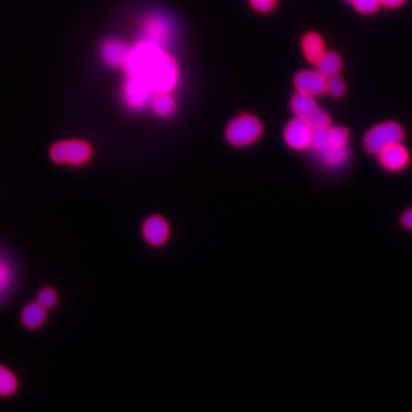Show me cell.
Wrapping results in <instances>:
<instances>
[{
  "label": "cell",
  "mask_w": 412,
  "mask_h": 412,
  "mask_svg": "<svg viewBox=\"0 0 412 412\" xmlns=\"http://www.w3.org/2000/svg\"><path fill=\"white\" fill-rule=\"evenodd\" d=\"M263 133V125L259 119L251 115H242L232 119L226 130L227 141L235 146H245L254 144Z\"/></svg>",
  "instance_id": "4"
},
{
  "label": "cell",
  "mask_w": 412,
  "mask_h": 412,
  "mask_svg": "<svg viewBox=\"0 0 412 412\" xmlns=\"http://www.w3.org/2000/svg\"><path fill=\"white\" fill-rule=\"evenodd\" d=\"M164 51V47L150 40L144 38L139 40L137 44L130 47L125 63L123 65L126 75L144 77L146 80L148 73Z\"/></svg>",
  "instance_id": "1"
},
{
  "label": "cell",
  "mask_w": 412,
  "mask_h": 412,
  "mask_svg": "<svg viewBox=\"0 0 412 412\" xmlns=\"http://www.w3.org/2000/svg\"><path fill=\"white\" fill-rule=\"evenodd\" d=\"M146 241L153 246H161L165 244L170 236L168 225L162 217H151L146 220L142 227Z\"/></svg>",
  "instance_id": "12"
},
{
  "label": "cell",
  "mask_w": 412,
  "mask_h": 412,
  "mask_svg": "<svg viewBox=\"0 0 412 412\" xmlns=\"http://www.w3.org/2000/svg\"><path fill=\"white\" fill-rule=\"evenodd\" d=\"M403 128L395 122L380 123L373 126L364 137V148L373 155H378L392 144H400L402 141Z\"/></svg>",
  "instance_id": "3"
},
{
  "label": "cell",
  "mask_w": 412,
  "mask_h": 412,
  "mask_svg": "<svg viewBox=\"0 0 412 412\" xmlns=\"http://www.w3.org/2000/svg\"><path fill=\"white\" fill-rule=\"evenodd\" d=\"M349 133L344 126H336L330 127V142L332 146H347Z\"/></svg>",
  "instance_id": "22"
},
{
  "label": "cell",
  "mask_w": 412,
  "mask_h": 412,
  "mask_svg": "<svg viewBox=\"0 0 412 412\" xmlns=\"http://www.w3.org/2000/svg\"><path fill=\"white\" fill-rule=\"evenodd\" d=\"M320 163L329 168H339L347 162V146H336L330 144L327 149L322 150L318 154Z\"/></svg>",
  "instance_id": "15"
},
{
  "label": "cell",
  "mask_w": 412,
  "mask_h": 412,
  "mask_svg": "<svg viewBox=\"0 0 412 412\" xmlns=\"http://www.w3.org/2000/svg\"><path fill=\"white\" fill-rule=\"evenodd\" d=\"M141 31L144 39L150 40L165 49V46L174 38V22L165 13H149L142 21Z\"/></svg>",
  "instance_id": "5"
},
{
  "label": "cell",
  "mask_w": 412,
  "mask_h": 412,
  "mask_svg": "<svg viewBox=\"0 0 412 412\" xmlns=\"http://www.w3.org/2000/svg\"><path fill=\"white\" fill-rule=\"evenodd\" d=\"M177 80L179 69L177 62L172 55L164 51L148 73L146 80L153 86L154 91L171 93L177 86Z\"/></svg>",
  "instance_id": "2"
},
{
  "label": "cell",
  "mask_w": 412,
  "mask_h": 412,
  "mask_svg": "<svg viewBox=\"0 0 412 412\" xmlns=\"http://www.w3.org/2000/svg\"><path fill=\"white\" fill-rule=\"evenodd\" d=\"M89 144L82 140L60 141L51 148L49 155L58 164H85L91 157Z\"/></svg>",
  "instance_id": "6"
},
{
  "label": "cell",
  "mask_w": 412,
  "mask_h": 412,
  "mask_svg": "<svg viewBox=\"0 0 412 412\" xmlns=\"http://www.w3.org/2000/svg\"><path fill=\"white\" fill-rule=\"evenodd\" d=\"M301 45L305 58L313 63H316L318 58L325 52L323 39L316 32H308V34L305 35L302 38Z\"/></svg>",
  "instance_id": "14"
},
{
  "label": "cell",
  "mask_w": 412,
  "mask_h": 412,
  "mask_svg": "<svg viewBox=\"0 0 412 412\" xmlns=\"http://www.w3.org/2000/svg\"><path fill=\"white\" fill-rule=\"evenodd\" d=\"M18 386L15 375L5 366H0V397H8L14 393Z\"/></svg>",
  "instance_id": "19"
},
{
  "label": "cell",
  "mask_w": 412,
  "mask_h": 412,
  "mask_svg": "<svg viewBox=\"0 0 412 412\" xmlns=\"http://www.w3.org/2000/svg\"><path fill=\"white\" fill-rule=\"evenodd\" d=\"M101 56L110 67H123L127 58L130 47L123 40L109 38L101 44Z\"/></svg>",
  "instance_id": "10"
},
{
  "label": "cell",
  "mask_w": 412,
  "mask_h": 412,
  "mask_svg": "<svg viewBox=\"0 0 412 412\" xmlns=\"http://www.w3.org/2000/svg\"><path fill=\"white\" fill-rule=\"evenodd\" d=\"M378 156L380 164L388 171H401L409 163V153L401 142L387 146Z\"/></svg>",
  "instance_id": "11"
},
{
  "label": "cell",
  "mask_w": 412,
  "mask_h": 412,
  "mask_svg": "<svg viewBox=\"0 0 412 412\" xmlns=\"http://www.w3.org/2000/svg\"><path fill=\"white\" fill-rule=\"evenodd\" d=\"M250 4L258 12H270L276 5V0H250Z\"/></svg>",
  "instance_id": "27"
},
{
  "label": "cell",
  "mask_w": 412,
  "mask_h": 412,
  "mask_svg": "<svg viewBox=\"0 0 412 412\" xmlns=\"http://www.w3.org/2000/svg\"><path fill=\"white\" fill-rule=\"evenodd\" d=\"M153 86L150 82L140 76H127L124 85V101L126 106L131 109L139 110L150 102L153 98Z\"/></svg>",
  "instance_id": "7"
},
{
  "label": "cell",
  "mask_w": 412,
  "mask_h": 412,
  "mask_svg": "<svg viewBox=\"0 0 412 412\" xmlns=\"http://www.w3.org/2000/svg\"><path fill=\"white\" fill-rule=\"evenodd\" d=\"M380 1H382V6H385L386 8L395 9L402 6L406 0H380Z\"/></svg>",
  "instance_id": "28"
},
{
  "label": "cell",
  "mask_w": 412,
  "mask_h": 412,
  "mask_svg": "<svg viewBox=\"0 0 412 412\" xmlns=\"http://www.w3.org/2000/svg\"><path fill=\"white\" fill-rule=\"evenodd\" d=\"M311 125L314 130L318 128H330L331 127V118L323 110L318 109L316 113L308 119Z\"/></svg>",
  "instance_id": "25"
},
{
  "label": "cell",
  "mask_w": 412,
  "mask_h": 412,
  "mask_svg": "<svg viewBox=\"0 0 412 412\" xmlns=\"http://www.w3.org/2000/svg\"><path fill=\"white\" fill-rule=\"evenodd\" d=\"M347 1H349V3H351V0H347Z\"/></svg>",
  "instance_id": "30"
},
{
  "label": "cell",
  "mask_w": 412,
  "mask_h": 412,
  "mask_svg": "<svg viewBox=\"0 0 412 412\" xmlns=\"http://www.w3.org/2000/svg\"><path fill=\"white\" fill-rule=\"evenodd\" d=\"M22 323L29 329H36L45 322L46 308L39 302H32L22 311Z\"/></svg>",
  "instance_id": "17"
},
{
  "label": "cell",
  "mask_w": 412,
  "mask_h": 412,
  "mask_svg": "<svg viewBox=\"0 0 412 412\" xmlns=\"http://www.w3.org/2000/svg\"><path fill=\"white\" fill-rule=\"evenodd\" d=\"M315 96L298 92L291 100V109L296 117L308 120L320 108H318Z\"/></svg>",
  "instance_id": "13"
},
{
  "label": "cell",
  "mask_w": 412,
  "mask_h": 412,
  "mask_svg": "<svg viewBox=\"0 0 412 412\" xmlns=\"http://www.w3.org/2000/svg\"><path fill=\"white\" fill-rule=\"evenodd\" d=\"M331 144L330 142V128H318L313 132L311 137V148L316 153H320L322 150L327 149Z\"/></svg>",
  "instance_id": "20"
},
{
  "label": "cell",
  "mask_w": 412,
  "mask_h": 412,
  "mask_svg": "<svg viewBox=\"0 0 412 412\" xmlns=\"http://www.w3.org/2000/svg\"><path fill=\"white\" fill-rule=\"evenodd\" d=\"M150 104L154 113L159 117H170L175 109V104H174L171 93H168V92H155L153 98L150 100Z\"/></svg>",
  "instance_id": "18"
},
{
  "label": "cell",
  "mask_w": 412,
  "mask_h": 412,
  "mask_svg": "<svg viewBox=\"0 0 412 412\" xmlns=\"http://www.w3.org/2000/svg\"><path fill=\"white\" fill-rule=\"evenodd\" d=\"M346 85L344 80L339 76L327 78V92L333 98H340L345 94Z\"/></svg>",
  "instance_id": "24"
},
{
  "label": "cell",
  "mask_w": 412,
  "mask_h": 412,
  "mask_svg": "<svg viewBox=\"0 0 412 412\" xmlns=\"http://www.w3.org/2000/svg\"><path fill=\"white\" fill-rule=\"evenodd\" d=\"M12 281V269H11V267H9L6 261L0 259V296L9 290V287H11Z\"/></svg>",
  "instance_id": "23"
},
{
  "label": "cell",
  "mask_w": 412,
  "mask_h": 412,
  "mask_svg": "<svg viewBox=\"0 0 412 412\" xmlns=\"http://www.w3.org/2000/svg\"><path fill=\"white\" fill-rule=\"evenodd\" d=\"M327 78L318 70L299 71L294 77V86L296 91L305 94L318 96L327 92Z\"/></svg>",
  "instance_id": "9"
},
{
  "label": "cell",
  "mask_w": 412,
  "mask_h": 412,
  "mask_svg": "<svg viewBox=\"0 0 412 412\" xmlns=\"http://www.w3.org/2000/svg\"><path fill=\"white\" fill-rule=\"evenodd\" d=\"M313 132L314 128L307 119L296 117L284 130V140L292 149L305 150L311 148Z\"/></svg>",
  "instance_id": "8"
},
{
  "label": "cell",
  "mask_w": 412,
  "mask_h": 412,
  "mask_svg": "<svg viewBox=\"0 0 412 412\" xmlns=\"http://www.w3.org/2000/svg\"><path fill=\"white\" fill-rule=\"evenodd\" d=\"M316 70L322 73L325 78L338 76L342 69V58L337 53L324 52L316 62Z\"/></svg>",
  "instance_id": "16"
},
{
  "label": "cell",
  "mask_w": 412,
  "mask_h": 412,
  "mask_svg": "<svg viewBox=\"0 0 412 412\" xmlns=\"http://www.w3.org/2000/svg\"><path fill=\"white\" fill-rule=\"evenodd\" d=\"M402 223L403 226L406 227V228L412 230V208L411 210L406 211V213H404L402 218Z\"/></svg>",
  "instance_id": "29"
},
{
  "label": "cell",
  "mask_w": 412,
  "mask_h": 412,
  "mask_svg": "<svg viewBox=\"0 0 412 412\" xmlns=\"http://www.w3.org/2000/svg\"><path fill=\"white\" fill-rule=\"evenodd\" d=\"M351 5L361 14H373L382 6L380 0H351Z\"/></svg>",
  "instance_id": "21"
},
{
  "label": "cell",
  "mask_w": 412,
  "mask_h": 412,
  "mask_svg": "<svg viewBox=\"0 0 412 412\" xmlns=\"http://www.w3.org/2000/svg\"><path fill=\"white\" fill-rule=\"evenodd\" d=\"M38 302H39L40 305L44 306L45 308L52 307L56 302V293L51 287H45L39 292Z\"/></svg>",
  "instance_id": "26"
}]
</instances>
